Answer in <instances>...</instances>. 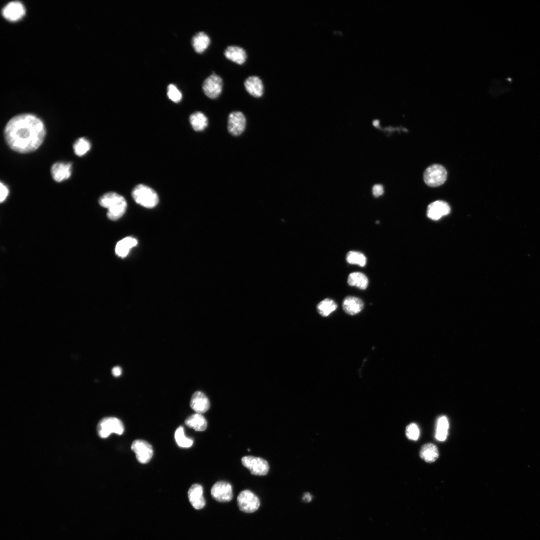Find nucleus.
<instances>
[{
  "instance_id": "f257e3e1",
  "label": "nucleus",
  "mask_w": 540,
  "mask_h": 540,
  "mask_svg": "<svg viewBox=\"0 0 540 540\" xmlns=\"http://www.w3.org/2000/svg\"><path fill=\"white\" fill-rule=\"evenodd\" d=\"M46 130L37 116L23 114L12 118L4 130L6 142L13 151L23 154L37 150L44 142Z\"/></svg>"
},
{
  "instance_id": "f03ea898",
  "label": "nucleus",
  "mask_w": 540,
  "mask_h": 540,
  "mask_svg": "<svg viewBox=\"0 0 540 540\" xmlns=\"http://www.w3.org/2000/svg\"><path fill=\"white\" fill-rule=\"evenodd\" d=\"M99 204L108 210V218L113 221L117 220L125 213L127 203L122 196L114 192L107 193L99 200Z\"/></svg>"
},
{
  "instance_id": "7ed1b4c3",
  "label": "nucleus",
  "mask_w": 540,
  "mask_h": 540,
  "mask_svg": "<svg viewBox=\"0 0 540 540\" xmlns=\"http://www.w3.org/2000/svg\"><path fill=\"white\" fill-rule=\"evenodd\" d=\"M132 196L137 203L147 208L155 207L159 202L156 192L144 185L137 186L133 190Z\"/></svg>"
},
{
  "instance_id": "20e7f679",
  "label": "nucleus",
  "mask_w": 540,
  "mask_h": 540,
  "mask_svg": "<svg viewBox=\"0 0 540 540\" xmlns=\"http://www.w3.org/2000/svg\"><path fill=\"white\" fill-rule=\"evenodd\" d=\"M237 504L241 511L246 513H252L259 509L260 502L259 498L255 494L251 491L246 490L239 494Z\"/></svg>"
},
{
  "instance_id": "39448f33",
  "label": "nucleus",
  "mask_w": 540,
  "mask_h": 540,
  "mask_svg": "<svg viewBox=\"0 0 540 540\" xmlns=\"http://www.w3.org/2000/svg\"><path fill=\"white\" fill-rule=\"evenodd\" d=\"M447 178V172L443 166L434 164L426 169L424 173L425 183L431 187H439L443 184Z\"/></svg>"
},
{
  "instance_id": "423d86ee",
  "label": "nucleus",
  "mask_w": 540,
  "mask_h": 540,
  "mask_svg": "<svg viewBox=\"0 0 540 540\" xmlns=\"http://www.w3.org/2000/svg\"><path fill=\"white\" fill-rule=\"evenodd\" d=\"M97 431L100 437L105 439L112 433L122 435L124 431V426L119 419L107 417L100 421L97 427Z\"/></svg>"
},
{
  "instance_id": "0eeeda50",
  "label": "nucleus",
  "mask_w": 540,
  "mask_h": 540,
  "mask_svg": "<svg viewBox=\"0 0 540 540\" xmlns=\"http://www.w3.org/2000/svg\"><path fill=\"white\" fill-rule=\"evenodd\" d=\"M243 465L254 475L265 476L269 471L268 462L264 459L256 457L247 456L242 459Z\"/></svg>"
},
{
  "instance_id": "6e6552de",
  "label": "nucleus",
  "mask_w": 540,
  "mask_h": 540,
  "mask_svg": "<svg viewBox=\"0 0 540 540\" xmlns=\"http://www.w3.org/2000/svg\"><path fill=\"white\" fill-rule=\"evenodd\" d=\"M223 85L222 78L213 72L204 80L202 88L207 96L211 99H215L221 94Z\"/></svg>"
},
{
  "instance_id": "1a4fd4ad",
  "label": "nucleus",
  "mask_w": 540,
  "mask_h": 540,
  "mask_svg": "<svg viewBox=\"0 0 540 540\" xmlns=\"http://www.w3.org/2000/svg\"><path fill=\"white\" fill-rule=\"evenodd\" d=\"M131 449L135 453L138 462L143 464L149 462L153 456L152 446L143 440L134 441L132 444Z\"/></svg>"
},
{
  "instance_id": "9d476101",
  "label": "nucleus",
  "mask_w": 540,
  "mask_h": 540,
  "mask_svg": "<svg viewBox=\"0 0 540 540\" xmlns=\"http://www.w3.org/2000/svg\"><path fill=\"white\" fill-rule=\"evenodd\" d=\"M211 493L214 499L221 503L229 502L233 497L231 485L224 481L216 483L211 489Z\"/></svg>"
},
{
  "instance_id": "9b49d317",
  "label": "nucleus",
  "mask_w": 540,
  "mask_h": 540,
  "mask_svg": "<svg viewBox=\"0 0 540 540\" xmlns=\"http://www.w3.org/2000/svg\"><path fill=\"white\" fill-rule=\"evenodd\" d=\"M228 129L230 133L233 136H238L245 129L246 119L241 112H233L228 117Z\"/></svg>"
},
{
  "instance_id": "f8f14e48",
  "label": "nucleus",
  "mask_w": 540,
  "mask_h": 540,
  "mask_svg": "<svg viewBox=\"0 0 540 540\" xmlns=\"http://www.w3.org/2000/svg\"><path fill=\"white\" fill-rule=\"evenodd\" d=\"M450 207L445 202L437 201L428 207L427 216L433 220H438L450 212Z\"/></svg>"
},
{
  "instance_id": "ddd939ff",
  "label": "nucleus",
  "mask_w": 540,
  "mask_h": 540,
  "mask_svg": "<svg viewBox=\"0 0 540 540\" xmlns=\"http://www.w3.org/2000/svg\"><path fill=\"white\" fill-rule=\"evenodd\" d=\"M72 164L70 163H56L51 168V174L53 179L57 182L68 180L72 175Z\"/></svg>"
},
{
  "instance_id": "4468645a",
  "label": "nucleus",
  "mask_w": 540,
  "mask_h": 540,
  "mask_svg": "<svg viewBox=\"0 0 540 540\" xmlns=\"http://www.w3.org/2000/svg\"><path fill=\"white\" fill-rule=\"evenodd\" d=\"M191 408L197 413L203 414L209 410L210 403L209 399L200 391H197L192 395L190 401Z\"/></svg>"
},
{
  "instance_id": "2eb2a0df",
  "label": "nucleus",
  "mask_w": 540,
  "mask_h": 540,
  "mask_svg": "<svg viewBox=\"0 0 540 540\" xmlns=\"http://www.w3.org/2000/svg\"><path fill=\"white\" fill-rule=\"evenodd\" d=\"M189 501L193 507L196 510L203 509L206 505L203 497V488L199 484L193 485L188 491Z\"/></svg>"
},
{
  "instance_id": "dca6fc26",
  "label": "nucleus",
  "mask_w": 540,
  "mask_h": 540,
  "mask_svg": "<svg viewBox=\"0 0 540 540\" xmlns=\"http://www.w3.org/2000/svg\"><path fill=\"white\" fill-rule=\"evenodd\" d=\"M247 92L255 97H261L264 93V85L262 80L257 76L247 78L244 82Z\"/></svg>"
},
{
  "instance_id": "f3484780",
  "label": "nucleus",
  "mask_w": 540,
  "mask_h": 540,
  "mask_svg": "<svg viewBox=\"0 0 540 540\" xmlns=\"http://www.w3.org/2000/svg\"><path fill=\"white\" fill-rule=\"evenodd\" d=\"M25 8L22 3L13 1L8 3L3 8L2 14L5 18L11 21H17L25 14Z\"/></svg>"
},
{
  "instance_id": "a211bd4d",
  "label": "nucleus",
  "mask_w": 540,
  "mask_h": 540,
  "mask_svg": "<svg viewBox=\"0 0 540 540\" xmlns=\"http://www.w3.org/2000/svg\"><path fill=\"white\" fill-rule=\"evenodd\" d=\"M364 302L359 298L348 296L342 304L344 311L348 315L354 316L361 312L364 308Z\"/></svg>"
},
{
  "instance_id": "6ab92c4d",
  "label": "nucleus",
  "mask_w": 540,
  "mask_h": 540,
  "mask_svg": "<svg viewBox=\"0 0 540 540\" xmlns=\"http://www.w3.org/2000/svg\"><path fill=\"white\" fill-rule=\"evenodd\" d=\"M137 240L132 237H126L120 241L116 245L115 252L116 254L121 257H126L131 249L137 246Z\"/></svg>"
},
{
  "instance_id": "aec40b11",
  "label": "nucleus",
  "mask_w": 540,
  "mask_h": 540,
  "mask_svg": "<svg viewBox=\"0 0 540 540\" xmlns=\"http://www.w3.org/2000/svg\"><path fill=\"white\" fill-rule=\"evenodd\" d=\"M225 57L237 64H242L247 59V53L242 47L238 46H229L224 51Z\"/></svg>"
},
{
  "instance_id": "412c9836",
  "label": "nucleus",
  "mask_w": 540,
  "mask_h": 540,
  "mask_svg": "<svg viewBox=\"0 0 540 540\" xmlns=\"http://www.w3.org/2000/svg\"><path fill=\"white\" fill-rule=\"evenodd\" d=\"M211 40L208 35L204 32H200L192 38V46L197 53L204 52L210 44Z\"/></svg>"
},
{
  "instance_id": "4be33fe9",
  "label": "nucleus",
  "mask_w": 540,
  "mask_h": 540,
  "mask_svg": "<svg viewBox=\"0 0 540 540\" xmlns=\"http://www.w3.org/2000/svg\"><path fill=\"white\" fill-rule=\"evenodd\" d=\"M420 457L425 462L432 463L439 458V453L437 447L433 443L424 445L420 451Z\"/></svg>"
},
{
  "instance_id": "5701e85b",
  "label": "nucleus",
  "mask_w": 540,
  "mask_h": 540,
  "mask_svg": "<svg viewBox=\"0 0 540 540\" xmlns=\"http://www.w3.org/2000/svg\"><path fill=\"white\" fill-rule=\"evenodd\" d=\"M186 425L196 431H204L207 427V422L201 414L196 413L191 415L185 420Z\"/></svg>"
},
{
  "instance_id": "b1692460",
  "label": "nucleus",
  "mask_w": 540,
  "mask_h": 540,
  "mask_svg": "<svg viewBox=\"0 0 540 540\" xmlns=\"http://www.w3.org/2000/svg\"><path fill=\"white\" fill-rule=\"evenodd\" d=\"M190 122L193 128L196 131H202L208 126V120L204 114L196 112L190 117Z\"/></svg>"
},
{
  "instance_id": "393cba45",
  "label": "nucleus",
  "mask_w": 540,
  "mask_h": 540,
  "mask_svg": "<svg viewBox=\"0 0 540 540\" xmlns=\"http://www.w3.org/2000/svg\"><path fill=\"white\" fill-rule=\"evenodd\" d=\"M348 283L351 286H355L361 290H365L369 284L367 277L361 272L351 273L348 277Z\"/></svg>"
},
{
  "instance_id": "a878e982",
  "label": "nucleus",
  "mask_w": 540,
  "mask_h": 540,
  "mask_svg": "<svg viewBox=\"0 0 540 540\" xmlns=\"http://www.w3.org/2000/svg\"><path fill=\"white\" fill-rule=\"evenodd\" d=\"M337 304L333 300L327 298L320 302L317 309L322 317H328L337 309Z\"/></svg>"
},
{
  "instance_id": "bb28decb",
  "label": "nucleus",
  "mask_w": 540,
  "mask_h": 540,
  "mask_svg": "<svg viewBox=\"0 0 540 540\" xmlns=\"http://www.w3.org/2000/svg\"><path fill=\"white\" fill-rule=\"evenodd\" d=\"M449 427V421L445 416L440 417L438 420L436 438L439 441H444L446 440Z\"/></svg>"
},
{
  "instance_id": "cd10ccee",
  "label": "nucleus",
  "mask_w": 540,
  "mask_h": 540,
  "mask_svg": "<svg viewBox=\"0 0 540 540\" xmlns=\"http://www.w3.org/2000/svg\"><path fill=\"white\" fill-rule=\"evenodd\" d=\"M175 439L177 445L181 448H190L194 443L192 439L187 438L185 436L184 428L182 426L179 427L175 431Z\"/></svg>"
},
{
  "instance_id": "c85d7f7f",
  "label": "nucleus",
  "mask_w": 540,
  "mask_h": 540,
  "mask_svg": "<svg viewBox=\"0 0 540 540\" xmlns=\"http://www.w3.org/2000/svg\"><path fill=\"white\" fill-rule=\"evenodd\" d=\"M91 144L89 140L85 138L78 139L73 146L75 154L78 156L85 155L91 149Z\"/></svg>"
},
{
  "instance_id": "c756f323",
  "label": "nucleus",
  "mask_w": 540,
  "mask_h": 540,
  "mask_svg": "<svg viewBox=\"0 0 540 540\" xmlns=\"http://www.w3.org/2000/svg\"><path fill=\"white\" fill-rule=\"evenodd\" d=\"M346 260L350 264L358 265L364 267L367 264L366 256L361 252L357 251H350L346 256Z\"/></svg>"
},
{
  "instance_id": "7c9ffc66",
  "label": "nucleus",
  "mask_w": 540,
  "mask_h": 540,
  "mask_svg": "<svg viewBox=\"0 0 540 540\" xmlns=\"http://www.w3.org/2000/svg\"><path fill=\"white\" fill-rule=\"evenodd\" d=\"M406 435L411 440L417 441L420 436V430L416 424L411 423L406 429Z\"/></svg>"
},
{
  "instance_id": "2f4dec72",
  "label": "nucleus",
  "mask_w": 540,
  "mask_h": 540,
  "mask_svg": "<svg viewBox=\"0 0 540 540\" xmlns=\"http://www.w3.org/2000/svg\"><path fill=\"white\" fill-rule=\"evenodd\" d=\"M167 94L169 98L172 101L178 103L182 98V94L177 87L174 84H170L168 87Z\"/></svg>"
},
{
  "instance_id": "473e14b6",
  "label": "nucleus",
  "mask_w": 540,
  "mask_h": 540,
  "mask_svg": "<svg viewBox=\"0 0 540 540\" xmlns=\"http://www.w3.org/2000/svg\"><path fill=\"white\" fill-rule=\"evenodd\" d=\"M372 192L374 196L375 197H380L384 194V187L382 185L376 184L373 186Z\"/></svg>"
},
{
  "instance_id": "72a5a7b5",
  "label": "nucleus",
  "mask_w": 540,
  "mask_h": 540,
  "mask_svg": "<svg viewBox=\"0 0 540 540\" xmlns=\"http://www.w3.org/2000/svg\"><path fill=\"white\" fill-rule=\"evenodd\" d=\"M8 194H9V190L8 189V187L5 185H4V184H3L1 182V199H0V201H1V203L4 202L6 200V199L7 198Z\"/></svg>"
},
{
  "instance_id": "f704fd0d",
  "label": "nucleus",
  "mask_w": 540,
  "mask_h": 540,
  "mask_svg": "<svg viewBox=\"0 0 540 540\" xmlns=\"http://www.w3.org/2000/svg\"><path fill=\"white\" fill-rule=\"evenodd\" d=\"M112 372L115 377H119L122 374V369L120 367L116 366L113 368Z\"/></svg>"
},
{
  "instance_id": "c9c22d12",
  "label": "nucleus",
  "mask_w": 540,
  "mask_h": 540,
  "mask_svg": "<svg viewBox=\"0 0 540 540\" xmlns=\"http://www.w3.org/2000/svg\"><path fill=\"white\" fill-rule=\"evenodd\" d=\"M312 499V495L309 493H305L303 498V500L305 502H310Z\"/></svg>"
},
{
  "instance_id": "e433bc0d",
  "label": "nucleus",
  "mask_w": 540,
  "mask_h": 540,
  "mask_svg": "<svg viewBox=\"0 0 540 540\" xmlns=\"http://www.w3.org/2000/svg\"><path fill=\"white\" fill-rule=\"evenodd\" d=\"M373 124L374 126L377 127L379 125V121L377 120L374 121Z\"/></svg>"
}]
</instances>
